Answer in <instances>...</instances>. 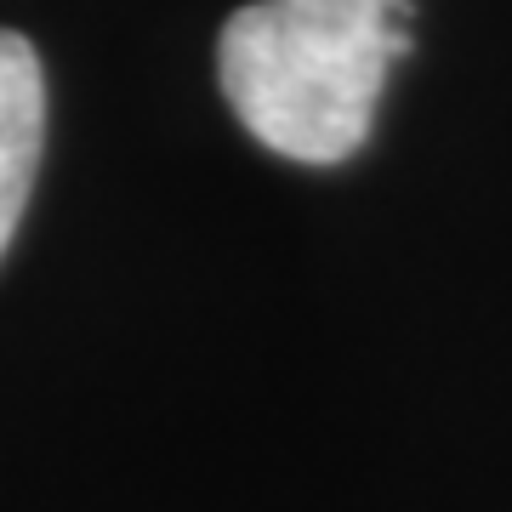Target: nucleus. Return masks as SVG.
<instances>
[{
    "mask_svg": "<svg viewBox=\"0 0 512 512\" xmlns=\"http://www.w3.org/2000/svg\"><path fill=\"white\" fill-rule=\"evenodd\" d=\"M416 0H251L222 23V97L262 148L342 165L376 126Z\"/></svg>",
    "mask_w": 512,
    "mask_h": 512,
    "instance_id": "f257e3e1",
    "label": "nucleus"
},
{
    "mask_svg": "<svg viewBox=\"0 0 512 512\" xmlns=\"http://www.w3.org/2000/svg\"><path fill=\"white\" fill-rule=\"evenodd\" d=\"M46 148V74L35 46L0 29V256L12 245Z\"/></svg>",
    "mask_w": 512,
    "mask_h": 512,
    "instance_id": "f03ea898",
    "label": "nucleus"
}]
</instances>
